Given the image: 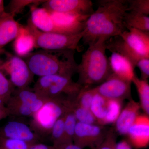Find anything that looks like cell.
Listing matches in <instances>:
<instances>
[{
  "mask_svg": "<svg viewBox=\"0 0 149 149\" xmlns=\"http://www.w3.org/2000/svg\"><path fill=\"white\" fill-rule=\"evenodd\" d=\"M97 8L86 21L83 44L90 46L100 39L106 41L127 30L124 17L129 10L128 0H99Z\"/></svg>",
  "mask_w": 149,
  "mask_h": 149,
  "instance_id": "6da1fadb",
  "label": "cell"
},
{
  "mask_svg": "<svg viewBox=\"0 0 149 149\" xmlns=\"http://www.w3.org/2000/svg\"><path fill=\"white\" fill-rule=\"evenodd\" d=\"M71 50L41 49L24 56L25 61L34 75L42 77L57 74L72 77L77 73L78 64Z\"/></svg>",
  "mask_w": 149,
  "mask_h": 149,
  "instance_id": "7a4b0ae2",
  "label": "cell"
},
{
  "mask_svg": "<svg viewBox=\"0 0 149 149\" xmlns=\"http://www.w3.org/2000/svg\"><path fill=\"white\" fill-rule=\"evenodd\" d=\"M106 41L100 39L88 46L82 55L81 62L77 65V73L78 74L77 83L83 87L101 84L112 73L106 53Z\"/></svg>",
  "mask_w": 149,
  "mask_h": 149,
  "instance_id": "3957f363",
  "label": "cell"
},
{
  "mask_svg": "<svg viewBox=\"0 0 149 149\" xmlns=\"http://www.w3.org/2000/svg\"><path fill=\"white\" fill-rule=\"evenodd\" d=\"M105 44L107 50L124 56L135 68L139 60L149 58V32L128 28L120 35L110 38Z\"/></svg>",
  "mask_w": 149,
  "mask_h": 149,
  "instance_id": "277c9868",
  "label": "cell"
},
{
  "mask_svg": "<svg viewBox=\"0 0 149 149\" xmlns=\"http://www.w3.org/2000/svg\"><path fill=\"white\" fill-rule=\"evenodd\" d=\"M72 101L65 96L48 99L32 116L30 128L42 140L47 137L56 121L70 108Z\"/></svg>",
  "mask_w": 149,
  "mask_h": 149,
  "instance_id": "5b68a950",
  "label": "cell"
},
{
  "mask_svg": "<svg viewBox=\"0 0 149 149\" xmlns=\"http://www.w3.org/2000/svg\"><path fill=\"white\" fill-rule=\"evenodd\" d=\"M83 87L74 82L72 77L53 74L40 77L33 90L44 98L65 96L74 100Z\"/></svg>",
  "mask_w": 149,
  "mask_h": 149,
  "instance_id": "8992f818",
  "label": "cell"
},
{
  "mask_svg": "<svg viewBox=\"0 0 149 149\" xmlns=\"http://www.w3.org/2000/svg\"><path fill=\"white\" fill-rule=\"evenodd\" d=\"M24 27L33 37L35 48L41 49L79 50V43L84 35L83 31L75 35L42 32L35 27L29 19Z\"/></svg>",
  "mask_w": 149,
  "mask_h": 149,
  "instance_id": "52a82bcc",
  "label": "cell"
},
{
  "mask_svg": "<svg viewBox=\"0 0 149 149\" xmlns=\"http://www.w3.org/2000/svg\"><path fill=\"white\" fill-rule=\"evenodd\" d=\"M0 50V52H1ZM4 58L0 55V69L8 75L14 87L17 89L27 88L32 81L34 74L23 58L3 49Z\"/></svg>",
  "mask_w": 149,
  "mask_h": 149,
  "instance_id": "ba28073f",
  "label": "cell"
},
{
  "mask_svg": "<svg viewBox=\"0 0 149 149\" xmlns=\"http://www.w3.org/2000/svg\"><path fill=\"white\" fill-rule=\"evenodd\" d=\"M108 130L104 125L77 122L73 143L83 149L86 148L94 149L103 141Z\"/></svg>",
  "mask_w": 149,
  "mask_h": 149,
  "instance_id": "9c48e42d",
  "label": "cell"
},
{
  "mask_svg": "<svg viewBox=\"0 0 149 149\" xmlns=\"http://www.w3.org/2000/svg\"><path fill=\"white\" fill-rule=\"evenodd\" d=\"M132 82L127 81L112 73L98 86L94 88L96 93L107 99H115L123 101L131 100Z\"/></svg>",
  "mask_w": 149,
  "mask_h": 149,
  "instance_id": "30bf717a",
  "label": "cell"
},
{
  "mask_svg": "<svg viewBox=\"0 0 149 149\" xmlns=\"http://www.w3.org/2000/svg\"><path fill=\"white\" fill-rule=\"evenodd\" d=\"M42 7L52 12L91 15L94 12L91 0H48Z\"/></svg>",
  "mask_w": 149,
  "mask_h": 149,
  "instance_id": "8fae6325",
  "label": "cell"
},
{
  "mask_svg": "<svg viewBox=\"0 0 149 149\" xmlns=\"http://www.w3.org/2000/svg\"><path fill=\"white\" fill-rule=\"evenodd\" d=\"M53 20L63 34L75 35L84 31L90 15L59 13L49 11Z\"/></svg>",
  "mask_w": 149,
  "mask_h": 149,
  "instance_id": "7c38bea8",
  "label": "cell"
},
{
  "mask_svg": "<svg viewBox=\"0 0 149 149\" xmlns=\"http://www.w3.org/2000/svg\"><path fill=\"white\" fill-rule=\"evenodd\" d=\"M0 137L24 141L35 144L41 143L42 139L24 123L10 121L0 127Z\"/></svg>",
  "mask_w": 149,
  "mask_h": 149,
  "instance_id": "4fadbf2b",
  "label": "cell"
},
{
  "mask_svg": "<svg viewBox=\"0 0 149 149\" xmlns=\"http://www.w3.org/2000/svg\"><path fill=\"white\" fill-rule=\"evenodd\" d=\"M128 142L135 148L147 146L149 142V117L145 114H139L128 130Z\"/></svg>",
  "mask_w": 149,
  "mask_h": 149,
  "instance_id": "5bb4252c",
  "label": "cell"
},
{
  "mask_svg": "<svg viewBox=\"0 0 149 149\" xmlns=\"http://www.w3.org/2000/svg\"><path fill=\"white\" fill-rule=\"evenodd\" d=\"M15 16L6 11L0 15V50L16 39L23 27L15 19Z\"/></svg>",
  "mask_w": 149,
  "mask_h": 149,
  "instance_id": "9a60e30c",
  "label": "cell"
},
{
  "mask_svg": "<svg viewBox=\"0 0 149 149\" xmlns=\"http://www.w3.org/2000/svg\"><path fill=\"white\" fill-rule=\"evenodd\" d=\"M139 103L133 100H129L128 104L121 110L120 115L116 121L115 132L121 136H126L128 130L137 116L139 114L141 109Z\"/></svg>",
  "mask_w": 149,
  "mask_h": 149,
  "instance_id": "2e32d148",
  "label": "cell"
},
{
  "mask_svg": "<svg viewBox=\"0 0 149 149\" xmlns=\"http://www.w3.org/2000/svg\"><path fill=\"white\" fill-rule=\"evenodd\" d=\"M38 5L30 6L31 17L29 19L37 29L43 32L63 34L56 26L49 11L44 8H39Z\"/></svg>",
  "mask_w": 149,
  "mask_h": 149,
  "instance_id": "e0dca14e",
  "label": "cell"
},
{
  "mask_svg": "<svg viewBox=\"0 0 149 149\" xmlns=\"http://www.w3.org/2000/svg\"><path fill=\"white\" fill-rule=\"evenodd\" d=\"M112 72L118 77L132 82L135 67L130 61L124 56L116 52H112L109 58Z\"/></svg>",
  "mask_w": 149,
  "mask_h": 149,
  "instance_id": "ac0fdd59",
  "label": "cell"
},
{
  "mask_svg": "<svg viewBox=\"0 0 149 149\" xmlns=\"http://www.w3.org/2000/svg\"><path fill=\"white\" fill-rule=\"evenodd\" d=\"M11 97L29 106L33 114L39 110L42 105L41 97L28 87L15 90Z\"/></svg>",
  "mask_w": 149,
  "mask_h": 149,
  "instance_id": "d6986e66",
  "label": "cell"
},
{
  "mask_svg": "<svg viewBox=\"0 0 149 149\" xmlns=\"http://www.w3.org/2000/svg\"><path fill=\"white\" fill-rule=\"evenodd\" d=\"M126 29L134 28L143 32H149V15L132 11H128L124 17Z\"/></svg>",
  "mask_w": 149,
  "mask_h": 149,
  "instance_id": "ffe728a7",
  "label": "cell"
},
{
  "mask_svg": "<svg viewBox=\"0 0 149 149\" xmlns=\"http://www.w3.org/2000/svg\"><path fill=\"white\" fill-rule=\"evenodd\" d=\"M15 42V50L19 56L26 55L31 52L32 49L35 48L33 37L24 26H23Z\"/></svg>",
  "mask_w": 149,
  "mask_h": 149,
  "instance_id": "44dd1931",
  "label": "cell"
},
{
  "mask_svg": "<svg viewBox=\"0 0 149 149\" xmlns=\"http://www.w3.org/2000/svg\"><path fill=\"white\" fill-rule=\"evenodd\" d=\"M132 83L136 86L140 99L141 108L145 114L149 115V85L147 80H143L134 75Z\"/></svg>",
  "mask_w": 149,
  "mask_h": 149,
  "instance_id": "7402d4cb",
  "label": "cell"
},
{
  "mask_svg": "<svg viewBox=\"0 0 149 149\" xmlns=\"http://www.w3.org/2000/svg\"><path fill=\"white\" fill-rule=\"evenodd\" d=\"M95 92L90 110L95 118L98 124L104 125V120L107 113V99L96 93L95 91Z\"/></svg>",
  "mask_w": 149,
  "mask_h": 149,
  "instance_id": "603a6c76",
  "label": "cell"
},
{
  "mask_svg": "<svg viewBox=\"0 0 149 149\" xmlns=\"http://www.w3.org/2000/svg\"><path fill=\"white\" fill-rule=\"evenodd\" d=\"M9 116L27 117L32 116L33 113L31 107L28 105L17 100L12 97L6 104Z\"/></svg>",
  "mask_w": 149,
  "mask_h": 149,
  "instance_id": "cb8c5ba5",
  "label": "cell"
},
{
  "mask_svg": "<svg viewBox=\"0 0 149 149\" xmlns=\"http://www.w3.org/2000/svg\"><path fill=\"white\" fill-rule=\"evenodd\" d=\"M123 101L115 99L107 100V113L104 125L115 123L122 110Z\"/></svg>",
  "mask_w": 149,
  "mask_h": 149,
  "instance_id": "d4e9b609",
  "label": "cell"
},
{
  "mask_svg": "<svg viewBox=\"0 0 149 149\" xmlns=\"http://www.w3.org/2000/svg\"><path fill=\"white\" fill-rule=\"evenodd\" d=\"M77 123L76 118L70 108L65 114L64 121V145L72 143L75 126Z\"/></svg>",
  "mask_w": 149,
  "mask_h": 149,
  "instance_id": "484cf974",
  "label": "cell"
},
{
  "mask_svg": "<svg viewBox=\"0 0 149 149\" xmlns=\"http://www.w3.org/2000/svg\"><path fill=\"white\" fill-rule=\"evenodd\" d=\"M65 117V114L56 121L51 131L52 146L56 149L64 145Z\"/></svg>",
  "mask_w": 149,
  "mask_h": 149,
  "instance_id": "4316f807",
  "label": "cell"
},
{
  "mask_svg": "<svg viewBox=\"0 0 149 149\" xmlns=\"http://www.w3.org/2000/svg\"><path fill=\"white\" fill-rule=\"evenodd\" d=\"M71 109L76 118L77 122L88 124H98L91 110L79 106L72 102Z\"/></svg>",
  "mask_w": 149,
  "mask_h": 149,
  "instance_id": "83f0119b",
  "label": "cell"
},
{
  "mask_svg": "<svg viewBox=\"0 0 149 149\" xmlns=\"http://www.w3.org/2000/svg\"><path fill=\"white\" fill-rule=\"evenodd\" d=\"M95 93L93 88L83 87L76 98L74 99V102L79 106L90 110Z\"/></svg>",
  "mask_w": 149,
  "mask_h": 149,
  "instance_id": "f1b7e54d",
  "label": "cell"
},
{
  "mask_svg": "<svg viewBox=\"0 0 149 149\" xmlns=\"http://www.w3.org/2000/svg\"><path fill=\"white\" fill-rule=\"evenodd\" d=\"M14 91L13 85L0 69V100L5 106Z\"/></svg>",
  "mask_w": 149,
  "mask_h": 149,
  "instance_id": "f546056e",
  "label": "cell"
},
{
  "mask_svg": "<svg viewBox=\"0 0 149 149\" xmlns=\"http://www.w3.org/2000/svg\"><path fill=\"white\" fill-rule=\"evenodd\" d=\"M33 145L24 141L0 137V149H29Z\"/></svg>",
  "mask_w": 149,
  "mask_h": 149,
  "instance_id": "4dcf8cb0",
  "label": "cell"
},
{
  "mask_svg": "<svg viewBox=\"0 0 149 149\" xmlns=\"http://www.w3.org/2000/svg\"><path fill=\"white\" fill-rule=\"evenodd\" d=\"M45 1H32V0H14L10 1V11L14 15L21 12L26 6L32 5H39Z\"/></svg>",
  "mask_w": 149,
  "mask_h": 149,
  "instance_id": "1f68e13d",
  "label": "cell"
},
{
  "mask_svg": "<svg viewBox=\"0 0 149 149\" xmlns=\"http://www.w3.org/2000/svg\"><path fill=\"white\" fill-rule=\"evenodd\" d=\"M117 134L114 128L108 130L105 138L99 146L93 149H116Z\"/></svg>",
  "mask_w": 149,
  "mask_h": 149,
  "instance_id": "d6a6232c",
  "label": "cell"
},
{
  "mask_svg": "<svg viewBox=\"0 0 149 149\" xmlns=\"http://www.w3.org/2000/svg\"><path fill=\"white\" fill-rule=\"evenodd\" d=\"M129 10L149 15V0H128Z\"/></svg>",
  "mask_w": 149,
  "mask_h": 149,
  "instance_id": "836d02e7",
  "label": "cell"
},
{
  "mask_svg": "<svg viewBox=\"0 0 149 149\" xmlns=\"http://www.w3.org/2000/svg\"><path fill=\"white\" fill-rule=\"evenodd\" d=\"M141 72V78L148 80L149 77V58H144L139 60L136 65Z\"/></svg>",
  "mask_w": 149,
  "mask_h": 149,
  "instance_id": "e575fe53",
  "label": "cell"
},
{
  "mask_svg": "<svg viewBox=\"0 0 149 149\" xmlns=\"http://www.w3.org/2000/svg\"><path fill=\"white\" fill-rule=\"evenodd\" d=\"M116 149H132V146L128 141L123 140L116 143Z\"/></svg>",
  "mask_w": 149,
  "mask_h": 149,
  "instance_id": "d590c367",
  "label": "cell"
},
{
  "mask_svg": "<svg viewBox=\"0 0 149 149\" xmlns=\"http://www.w3.org/2000/svg\"><path fill=\"white\" fill-rule=\"evenodd\" d=\"M29 149H56L54 146H49L42 143H38L32 145Z\"/></svg>",
  "mask_w": 149,
  "mask_h": 149,
  "instance_id": "8d00e7d4",
  "label": "cell"
},
{
  "mask_svg": "<svg viewBox=\"0 0 149 149\" xmlns=\"http://www.w3.org/2000/svg\"><path fill=\"white\" fill-rule=\"evenodd\" d=\"M57 149H83L78 146L72 143L68 144L63 145Z\"/></svg>",
  "mask_w": 149,
  "mask_h": 149,
  "instance_id": "74e56055",
  "label": "cell"
},
{
  "mask_svg": "<svg viewBox=\"0 0 149 149\" xmlns=\"http://www.w3.org/2000/svg\"><path fill=\"white\" fill-rule=\"evenodd\" d=\"M9 116L6 107L5 108L0 109V121Z\"/></svg>",
  "mask_w": 149,
  "mask_h": 149,
  "instance_id": "f35d334b",
  "label": "cell"
},
{
  "mask_svg": "<svg viewBox=\"0 0 149 149\" xmlns=\"http://www.w3.org/2000/svg\"><path fill=\"white\" fill-rule=\"evenodd\" d=\"M5 7L4 2L3 0H0V15L4 12Z\"/></svg>",
  "mask_w": 149,
  "mask_h": 149,
  "instance_id": "ab89813d",
  "label": "cell"
}]
</instances>
